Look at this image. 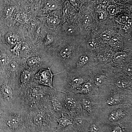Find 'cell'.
Listing matches in <instances>:
<instances>
[{"label":"cell","instance_id":"obj_7","mask_svg":"<svg viewBox=\"0 0 132 132\" xmlns=\"http://www.w3.org/2000/svg\"><path fill=\"white\" fill-rule=\"evenodd\" d=\"M110 86L121 90H132V77L127 74L113 75Z\"/></svg>","mask_w":132,"mask_h":132},{"label":"cell","instance_id":"obj_30","mask_svg":"<svg viewBox=\"0 0 132 132\" xmlns=\"http://www.w3.org/2000/svg\"><path fill=\"white\" fill-rule=\"evenodd\" d=\"M96 43L93 39H91L88 41L87 43L88 47L91 50H93L95 49L96 47Z\"/></svg>","mask_w":132,"mask_h":132},{"label":"cell","instance_id":"obj_27","mask_svg":"<svg viewBox=\"0 0 132 132\" xmlns=\"http://www.w3.org/2000/svg\"><path fill=\"white\" fill-rule=\"evenodd\" d=\"M92 19L90 16L86 15L83 17L84 24L85 25H88L92 22Z\"/></svg>","mask_w":132,"mask_h":132},{"label":"cell","instance_id":"obj_5","mask_svg":"<svg viewBox=\"0 0 132 132\" xmlns=\"http://www.w3.org/2000/svg\"><path fill=\"white\" fill-rule=\"evenodd\" d=\"M64 94L63 101L64 107L69 117L71 118L76 114L82 113L80 94L66 92Z\"/></svg>","mask_w":132,"mask_h":132},{"label":"cell","instance_id":"obj_3","mask_svg":"<svg viewBox=\"0 0 132 132\" xmlns=\"http://www.w3.org/2000/svg\"><path fill=\"white\" fill-rule=\"evenodd\" d=\"M80 96L82 114L85 120L90 121L98 119L103 109L99 97L80 94Z\"/></svg>","mask_w":132,"mask_h":132},{"label":"cell","instance_id":"obj_4","mask_svg":"<svg viewBox=\"0 0 132 132\" xmlns=\"http://www.w3.org/2000/svg\"><path fill=\"white\" fill-rule=\"evenodd\" d=\"M88 75L94 87V95L99 96L110 87L114 74L112 72L97 71Z\"/></svg>","mask_w":132,"mask_h":132},{"label":"cell","instance_id":"obj_23","mask_svg":"<svg viewBox=\"0 0 132 132\" xmlns=\"http://www.w3.org/2000/svg\"><path fill=\"white\" fill-rule=\"evenodd\" d=\"M47 23L50 26H56L59 24L60 20L59 19L55 17H50L47 20Z\"/></svg>","mask_w":132,"mask_h":132},{"label":"cell","instance_id":"obj_13","mask_svg":"<svg viewBox=\"0 0 132 132\" xmlns=\"http://www.w3.org/2000/svg\"><path fill=\"white\" fill-rule=\"evenodd\" d=\"M57 121L58 123V127L60 128H65L73 125L71 118L69 117L64 116L63 113H62L61 117L58 119Z\"/></svg>","mask_w":132,"mask_h":132},{"label":"cell","instance_id":"obj_39","mask_svg":"<svg viewBox=\"0 0 132 132\" xmlns=\"http://www.w3.org/2000/svg\"><path fill=\"white\" fill-rule=\"evenodd\" d=\"M30 1H31V0H30Z\"/></svg>","mask_w":132,"mask_h":132},{"label":"cell","instance_id":"obj_20","mask_svg":"<svg viewBox=\"0 0 132 132\" xmlns=\"http://www.w3.org/2000/svg\"><path fill=\"white\" fill-rule=\"evenodd\" d=\"M46 7L49 10H56L58 7L57 4L54 1H48L46 4Z\"/></svg>","mask_w":132,"mask_h":132},{"label":"cell","instance_id":"obj_21","mask_svg":"<svg viewBox=\"0 0 132 132\" xmlns=\"http://www.w3.org/2000/svg\"><path fill=\"white\" fill-rule=\"evenodd\" d=\"M3 93L8 97H10L12 96V91L10 87L7 85H4L2 88Z\"/></svg>","mask_w":132,"mask_h":132},{"label":"cell","instance_id":"obj_22","mask_svg":"<svg viewBox=\"0 0 132 132\" xmlns=\"http://www.w3.org/2000/svg\"><path fill=\"white\" fill-rule=\"evenodd\" d=\"M16 20L21 24H25L27 22V16L25 13L19 14L17 16Z\"/></svg>","mask_w":132,"mask_h":132},{"label":"cell","instance_id":"obj_18","mask_svg":"<svg viewBox=\"0 0 132 132\" xmlns=\"http://www.w3.org/2000/svg\"><path fill=\"white\" fill-rule=\"evenodd\" d=\"M127 55L125 52L124 51L117 52L114 55V58L116 61H122L127 58Z\"/></svg>","mask_w":132,"mask_h":132},{"label":"cell","instance_id":"obj_31","mask_svg":"<svg viewBox=\"0 0 132 132\" xmlns=\"http://www.w3.org/2000/svg\"><path fill=\"white\" fill-rule=\"evenodd\" d=\"M18 65L16 61H13L11 62L9 64V68L12 71H15L18 68Z\"/></svg>","mask_w":132,"mask_h":132},{"label":"cell","instance_id":"obj_9","mask_svg":"<svg viewBox=\"0 0 132 132\" xmlns=\"http://www.w3.org/2000/svg\"><path fill=\"white\" fill-rule=\"evenodd\" d=\"M51 68L47 69H42L39 71L35 75V80L37 83L39 84L44 86H48L51 88L54 89L56 91H59L52 86V80L53 76L58 73H58L55 74H53L51 71Z\"/></svg>","mask_w":132,"mask_h":132},{"label":"cell","instance_id":"obj_15","mask_svg":"<svg viewBox=\"0 0 132 132\" xmlns=\"http://www.w3.org/2000/svg\"><path fill=\"white\" fill-rule=\"evenodd\" d=\"M6 123L10 128L13 129L16 128L18 126L19 120L15 116H10L6 120Z\"/></svg>","mask_w":132,"mask_h":132},{"label":"cell","instance_id":"obj_12","mask_svg":"<svg viewBox=\"0 0 132 132\" xmlns=\"http://www.w3.org/2000/svg\"><path fill=\"white\" fill-rule=\"evenodd\" d=\"M90 61V58L87 55H84L80 56L77 62L75 68L74 69V72L73 73L79 74L81 69L86 68Z\"/></svg>","mask_w":132,"mask_h":132},{"label":"cell","instance_id":"obj_10","mask_svg":"<svg viewBox=\"0 0 132 132\" xmlns=\"http://www.w3.org/2000/svg\"><path fill=\"white\" fill-rule=\"evenodd\" d=\"M83 132H102V124L97 120H86L83 129Z\"/></svg>","mask_w":132,"mask_h":132},{"label":"cell","instance_id":"obj_34","mask_svg":"<svg viewBox=\"0 0 132 132\" xmlns=\"http://www.w3.org/2000/svg\"><path fill=\"white\" fill-rule=\"evenodd\" d=\"M6 62V58L5 56H0V65H4Z\"/></svg>","mask_w":132,"mask_h":132},{"label":"cell","instance_id":"obj_6","mask_svg":"<svg viewBox=\"0 0 132 132\" xmlns=\"http://www.w3.org/2000/svg\"><path fill=\"white\" fill-rule=\"evenodd\" d=\"M72 73L67 79L65 92L76 94L80 87L89 80L90 77L88 75L77 74L74 73Z\"/></svg>","mask_w":132,"mask_h":132},{"label":"cell","instance_id":"obj_14","mask_svg":"<svg viewBox=\"0 0 132 132\" xmlns=\"http://www.w3.org/2000/svg\"><path fill=\"white\" fill-rule=\"evenodd\" d=\"M52 106L54 110L57 112H61L63 109V106L61 102L57 97H53L51 99Z\"/></svg>","mask_w":132,"mask_h":132},{"label":"cell","instance_id":"obj_35","mask_svg":"<svg viewBox=\"0 0 132 132\" xmlns=\"http://www.w3.org/2000/svg\"><path fill=\"white\" fill-rule=\"evenodd\" d=\"M70 2L74 6H77L79 4V0H70Z\"/></svg>","mask_w":132,"mask_h":132},{"label":"cell","instance_id":"obj_29","mask_svg":"<svg viewBox=\"0 0 132 132\" xmlns=\"http://www.w3.org/2000/svg\"><path fill=\"white\" fill-rule=\"evenodd\" d=\"M43 118L41 114H38L34 118V121L36 124L38 125L42 124Z\"/></svg>","mask_w":132,"mask_h":132},{"label":"cell","instance_id":"obj_17","mask_svg":"<svg viewBox=\"0 0 132 132\" xmlns=\"http://www.w3.org/2000/svg\"><path fill=\"white\" fill-rule=\"evenodd\" d=\"M5 38L6 41L12 45H15L18 41V38L15 35L11 34H6V35Z\"/></svg>","mask_w":132,"mask_h":132},{"label":"cell","instance_id":"obj_24","mask_svg":"<svg viewBox=\"0 0 132 132\" xmlns=\"http://www.w3.org/2000/svg\"><path fill=\"white\" fill-rule=\"evenodd\" d=\"M107 10L109 14L110 15L113 16L117 14L118 12V9L116 6L110 5L107 8Z\"/></svg>","mask_w":132,"mask_h":132},{"label":"cell","instance_id":"obj_11","mask_svg":"<svg viewBox=\"0 0 132 132\" xmlns=\"http://www.w3.org/2000/svg\"><path fill=\"white\" fill-rule=\"evenodd\" d=\"M76 94L86 95H94V86L90 78L89 80L83 84L80 87L77 91Z\"/></svg>","mask_w":132,"mask_h":132},{"label":"cell","instance_id":"obj_19","mask_svg":"<svg viewBox=\"0 0 132 132\" xmlns=\"http://www.w3.org/2000/svg\"><path fill=\"white\" fill-rule=\"evenodd\" d=\"M31 76V73L29 71H24L22 73L21 76V82L23 83H26L30 79Z\"/></svg>","mask_w":132,"mask_h":132},{"label":"cell","instance_id":"obj_33","mask_svg":"<svg viewBox=\"0 0 132 132\" xmlns=\"http://www.w3.org/2000/svg\"><path fill=\"white\" fill-rule=\"evenodd\" d=\"M20 49L21 50H27L28 47V45L26 42H21L20 43Z\"/></svg>","mask_w":132,"mask_h":132},{"label":"cell","instance_id":"obj_37","mask_svg":"<svg viewBox=\"0 0 132 132\" xmlns=\"http://www.w3.org/2000/svg\"><path fill=\"white\" fill-rule=\"evenodd\" d=\"M67 31V32H69V33H72V30L71 28H68Z\"/></svg>","mask_w":132,"mask_h":132},{"label":"cell","instance_id":"obj_32","mask_svg":"<svg viewBox=\"0 0 132 132\" xmlns=\"http://www.w3.org/2000/svg\"><path fill=\"white\" fill-rule=\"evenodd\" d=\"M98 60L101 62H104L106 61V58L104 53H100L98 55Z\"/></svg>","mask_w":132,"mask_h":132},{"label":"cell","instance_id":"obj_1","mask_svg":"<svg viewBox=\"0 0 132 132\" xmlns=\"http://www.w3.org/2000/svg\"><path fill=\"white\" fill-rule=\"evenodd\" d=\"M132 106L117 105L103 109L98 120L102 124H112L132 121Z\"/></svg>","mask_w":132,"mask_h":132},{"label":"cell","instance_id":"obj_8","mask_svg":"<svg viewBox=\"0 0 132 132\" xmlns=\"http://www.w3.org/2000/svg\"><path fill=\"white\" fill-rule=\"evenodd\" d=\"M101 124L102 132H132V121L115 124Z\"/></svg>","mask_w":132,"mask_h":132},{"label":"cell","instance_id":"obj_36","mask_svg":"<svg viewBox=\"0 0 132 132\" xmlns=\"http://www.w3.org/2000/svg\"><path fill=\"white\" fill-rule=\"evenodd\" d=\"M12 11H13V8H10L9 9L7 12V15L11 14V12Z\"/></svg>","mask_w":132,"mask_h":132},{"label":"cell","instance_id":"obj_26","mask_svg":"<svg viewBox=\"0 0 132 132\" xmlns=\"http://www.w3.org/2000/svg\"><path fill=\"white\" fill-rule=\"evenodd\" d=\"M96 16L98 20L100 21H103L105 20L106 18V13L104 11H100L96 13Z\"/></svg>","mask_w":132,"mask_h":132},{"label":"cell","instance_id":"obj_16","mask_svg":"<svg viewBox=\"0 0 132 132\" xmlns=\"http://www.w3.org/2000/svg\"><path fill=\"white\" fill-rule=\"evenodd\" d=\"M71 52V49L69 47H65L61 50L60 55L63 59L66 60L70 57Z\"/></svg>","mask_w":132,"mask_h":132},{"label":"cell","instance_id":"obj_28","mask_svg":"<svg viewBox=\"0 0 132 132\" xmlns=\"http://www.w3.org/2000/svg\"><path fill=\"white\" fill-rule=\"evenodd\" d=\"M100 37L104 41H109L111 39V35L105 32H103L100 34Z\"/></svg>","mask_w":132,"mask_h":132},{"label":"cell","instance_id":"obj_38","mask_svg":"<svg viewBox=\"0 0 132 132\" xmlns=\"http://www.w3.org/2000/svg\"><path fill=\"white\" fill-rule=\"evenodd\" d=\"M116 1H117L118 2H124L126 0H116Z\"/></svg>","mask_w":132,"mask_h":132},{"label":"cell","instance_id":"obj_25","mask_svg":"<svg viewBox=\"0 0 132 132\" xmlns=\"http://www.w3.org/2000/svg\"><path fill=\"white\" fill-rule=\"evenodd\" d=\"M41 61L40 58L37 57H33L28 59L27 61V64L30 66H32L35 64L39 63Z\"/></svg>","mask_w":132,"mask_h":132},{"label":"cell","instance_id":"obj_2","mask_svg":"<svg viewBox=\"0 0 132 132\" xmlns=\"http://www.w3.org/2000/svg\"><path fill=\"white\" fill-rule=\"evenodd\" d=\"M103 108L117 105L132 106V90H121L110 86L100 96Z\"/></svg>","mask_w":132,"mask_h":132}]
</instances>
